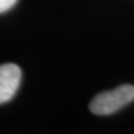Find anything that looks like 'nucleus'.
<instances>
[{"mask_svg": "<svg viewBox=\"0 0 134 134\" xmlns=\"http://www.w3.org/2000/svg\"><path fill=\"white\" fill-rule=\"evenodd\" d=\"M133 100L134 86L126 84L96 95L90 104V110L96 115H111Z\"/></svg>", "mask_w": 134, "mask_h": 134, "instance_id": "1", "label": "nucleus"}, {"mask_svg": "<svg viewBox=\"0 0 134 134\" xmlns=\"http://www.w3.org/2000/svg\"><path fill=\"white\" fill-rule=\"evenodd\" d=\"M21 82V70L15 64L0 65V104L15 96Z\"/></svg>", "mask_w": 134, "mask_h": 134, "instance_id": "2", "label": "nucleus"}, {"mask_svg": "<svg viewBox=\"0 0 134 134\" xmlns=\"http://www.w3.org/2000/svg\"><path fill=\"white\" fill-rule=\"evenodd\" d=\"M17 0H0V14L6 12L16 5Z\"/></svg>", "mask_w": 134, "mask_h": 134, "instance_id": "3", "label": "nucleus"}]
</instances>
